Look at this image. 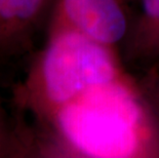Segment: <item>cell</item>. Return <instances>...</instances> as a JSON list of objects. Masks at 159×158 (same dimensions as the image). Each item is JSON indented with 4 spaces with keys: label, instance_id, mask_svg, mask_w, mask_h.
<instances>
[{
    "label": "cell",
    "instance_id": "277c9868",
    "mask_svg": "<svg viewBox=\"0 0 159 158\" xmlns=\"http://www.w3.org/2000/svg\"><path fill=\"white\" fill-rule=\"evenodd\" d=\"M56 0H0V83L34 47Z\"/></svg>",
    "mask_w": 159,
    "mask_h": 158
},
{
    "label": "cell",
    "instance_id": "6da1fadb",
    "mask_svg": "<svg viewBox=\"0 0 159 158\" xmlns=\"http://www.w3.org/2000/svg\"><path fill=\"white\" fill-rule=\"evenodd\" d=\"M34 129L40 156L159 157V120L141 81L94 87Z\"/></svg>",
    "mask_w": 159,
    "mask_h": 158
},
{
    "label": "cell",
    "instance_id": "3957f363",
    "mask_svg": "<svg viewBox=\"0 0 159 158\" xmlns=\"http://www.w3.org/2000/svg\"><path fill=\"white\" fill-rule=\"evenodd\" d=\"M130 27L123 0H56L47 31L72 30L117 50Z\"/></svg>",
    "mask_w": 159,
    "mask_h": 158
},
{
    "label": "cell",
    "instance_id": "8992f818",
    "mask_svg": "<svg viewBox=\"0 0 159 158\" xmlns=\"http://www.w3.org/2000/svg\"><path fill=\"white\" fill-rule=\"evenodd\" d=\"M37 156L40 150L35 129L27 124L25 114L15 107L9 112L0 96V158Z\"/></svg>",
    "mask_w": 159,
    "mask_h": 158
},
{
    "label": "cell",
    "instance_id": "5b68a950",
    "mask_svg": "<svg viewBox=\"0 0 159 158\" xmlns=\"http://www.w3.org/2000/svg\"><path fill=\"white\" fill-rule=\"evenodd\" d=\"M130 64L153 72L159 65V0H140V13L124 42Z\"/></svg>",
    "mask_w": 159,
    "mask_h": 158
},
{
    "label": "cell",
    "instance_id": "52a82bcc",
    "mask_svg": "<svg viewBox=\"0 0 159 158\" xmlns=\"http://www.w3.org/2000/svg\"><path fill=\"white\" fill-rule=\"evenodd\" d=\"M142 88L159 120V72L146 73L141 81Z\"/></svg>",
    "mask_w": 159,
    "mask_h": 158
},
{
    "label": "cell",
    "instance_id": "ba28073f",
    "mask_svg": "<svg viewBox=\"0 0 159 158\" xmlns=\"http://www.w3.org/2000/svg\"><path fill=\"white\" fill-rule=\"evenodd\" d=\"M153 72H159V65H158V67H157V68H156V69H155V70H154V71H153Z\"/></svg>",
    "mask_w": 159,
    "mask_h": 158
},
{
    "label": "cell",
    "instance_id": "7a4b0ae2",
    "mask_svg": "<svg viewBox=\"0 0 159 158\" xmlns=\"http://www.w3.org/2000/svg\"><path fill=\"white\" fill-rule=\"evenodd\" d=\"M134 81L118 50L72 30L47 32L44 48L12 86V106L32 115L37 126L94 87Z\"/></svg>",
    "mask_w": 159,
    "mask_h": 158
}]
</instances>
